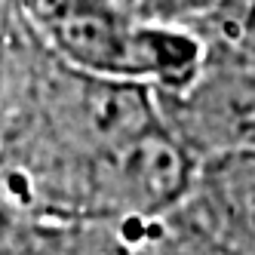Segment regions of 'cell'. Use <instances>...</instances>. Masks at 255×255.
Returning <instances> with one entry per match:
<instances>
[{
    "instance_id": "6da1fadb",
    "label": "cell",
    "mask_w": 255,
    "mask_h": 255,
    "mask_svg": "<svg viewBox=\"0 0 255 255\" xmlns=\"http://www.w3.org/2000/svg\"><path fill=\"white\" fill-rule=\"evenodd\" d=\"M37 40L65 65L99 77L166 89L197 65L194 34L138 19L111 0H12Z\"/></svg>"
},
{
    "instance_id": "7a4b0ae2",
    "label": "cell",
    "mask_w": 255,
    "mask_h": 255,
    "mask_svg": "<svg viewBox=\"0 0 255 255\" xmlns=\"http://www.w3.org/2000/svg\"><path fill=\"white\" fill-rule=\"evenodd\" d=\"M154 105L163 129L197 163L255 154V56L206 43L191 80L172 93H154Z\"/></svg>"
},
{
    "instance_id": "3957f363",
    "label": "cell",
    "mask_w": 255,
    "mask_h": 255,
    "mask_svg": "<svg viewBox=\"0 0 255 255\" xmlns=\"http://www.w3.org/2000/svg\"><path fill=\"white\" fill-rule=\"evenodd\" d=\"M172 215L237 255H255V154L200 160Z\"/></svg>"
},
{
    "instance_id": "277c9868",
    "label": "cell",
    "mask_w": 255,
    "mask_h": 255,
    "mask_svg": "<svg viewBox=\"0 0 255 255\" xmlns=\"http://www.w3.org/2000/svg\"><path fill=\"white\" fill-rule=\"evenodd\" d=\"M191 31H197L206 43L255 56V0H222Z\"/></svg>"
},
{
    "instance_id": "5b68a950",
    "label": "cell",
    "mask_w": 255,
    "mask_h": 255,
    "mask_svg": "<svg viewBox=\"0 0 255 255\" xmlns=\"http://www.w3.org/2000/svg\"><path fill=\"white\" fill-rule=\"evenodd\" d=\"M144 255H237L228 246L215 243L212 237L203 231L191 228L188 222H181L178 215H166L154 222L148 243H144Z\"/></svg>"
},
{
    "instance_id": "8992f818",
    "label": "cell",
    "mask_w": 255,
    "mask_h": 255,
    "mask_svg": "<svg viewBox=\"0 0 255 255\" xmlns=\"http://www.w3.org/2000/svg\"><path fill=\"white\" fill-rule=\"evenodd\" d=\"M0 255H49L40 215L19 206H0Z\"/></svg>"
},
{
    "instance_id": "52a82bcc",
    "label": "cell",
    "mask_w": 255,
    "mask_h": 255,
    "mask_svg": "<svg viewBox=\"0 0 255 255\" xmlns=\"http://www.w3.org/2000/svg\"><path fill=\"white\" fill-rule=\"evenodd\" d=\"M222 3V0H138L135 15L160 25H178V28H194Z\"/></svg>"
},
{
    "instance_id": "ba28073f",
    "label": "cell",
    "mask_w": 255,
    "mask_h": 255,
    "mask_svg": "<svg viewBox=\"0 0 255 255\" xmlns=\"http://www.w3.org/2000/svg\"><path fill=\"white\" fill-rule=\"evenodd\" d=\"M9 3H12V0H0V34H3V25H6V15H9Z\"/></svg>"
},
{
    "instance_id": "9c48e42d",
    "label": "cell",
    "mask_w": 255,
    "mask_h": 255,
    "mask_svg": "<svg viewBox=\"0 0 255 255\" xmlns=\"http://www.w3.org/2000/svg\"><path fill=\"white\" fill-rule=\"evenodd\" d=\"M111 3H117V6H126V9H132V12H135V3H138V0H111Z\"/></svg>"
}]
</instances>
